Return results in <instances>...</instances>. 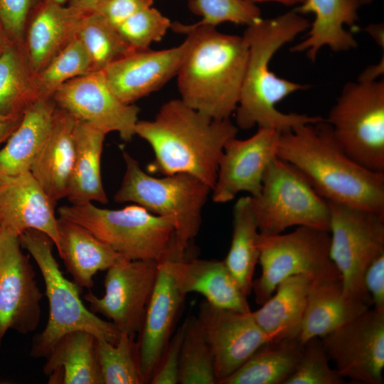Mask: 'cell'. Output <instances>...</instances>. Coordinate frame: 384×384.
<instances>
[{
  "label": "cell",
  "mask_w": 384,
  "mask_h": 384,
  "mask_svg": "<svg viewBox=\"0 0 384 384\" xmlns=\"http://www.w3.org/2000/svg\"><path fill=\"white\" fill-rule=\"evenodd\" d=\"M330 233L306 226L297 227L289 233H260L259 262L262 272L253 280L252 291L261 305L285 279L306 274L314 280L341 279L329 255Z\"/></svg>",
  "instance_id": "cell-10"
},
{
  "label": "cell",
  "mask_w": 384,
  "mask_h": 384,
  "mask_svg": "<svg viewBox=\"0 0 384 384\" xmlns=\"http://www.w3.org/2000/svg\"><path fill=\"white\" fill-rule=\"evenodd\" d=\"M370 308L345 297L341 279L314 280L297 338L303 345L313 338H321Z\"/></svg>",
  "instance_id": "cell-25"
},
{
  "label": "cell",
  "mask_w": 384,
  "mask_h": 384,
  "mask_svg": "<svg viewBox=\"0 0 384 384\" xmlns=\"http://www.w3.org/2000/svg\"><path fill=\"white\" fill-rule=\"evenodd\" d=\"M361 6L370 4L373 0H357Z\"/></svg>",
  "instance_id": "cell-51"
},
{
  "label": "cell",
  "mask_w": 384,
  "mask_h": 384,
  "mask_svg": "<svg viewBox=\"0 0 384 384\" xmlns=\"http://www.w3.org/2000/svg\"><path fill=\"white\" fill-rule=\"evenodd\" d=\"M92 72L89 55L75 36L48 63L36 74L41 97H53L65 82Z\"/></svg>",
  "instance_id": "cell-37"
},
{
  "label": "cell",
  "mask_w": 384,
  "mask_h": 384,
  "mask_svg": "<svg viewBox=\"0 0 384 384\" xmlns=\"http://www.w3.org/2000/svg\"><path fill=\"white\" fill-rule=\"evenodd\" d=\"M75 124L73 115L56 105L49 135L30 169L55 203L68 194L75 156Z\"/></svg>",
  "instance_id": "cell-24"
},
{
  "label": "cell",
  "mask_w": 384,
  "mask_h": 384,
  "mask_svg": "<svg viewBox=\"0 0 384 384\" xmlns=\"http://www.w3.org/2000/svg\"><path fill=\"white\" fill-rule=\"evenodd\" d=\"M183 336V324L171 338L150 378L151 384L178 383L181 347Z\"/></svg>",
  "instance_id": "cell-42"
},
{
  "label": "cell",
  "mask_w": 384,
  "mask_h": 384,
  "mask_svg": "<svg viewBox=\"0 0 384 384\" xmlns=\"http://www.w3.org/2000/svg\"><path fill=\"white\" fill-rule=\"evenodd\" d=\"M188 45L186 38L181 44L171 48L136 50L102 72L118 98L125 104H133L176 76Z\"/></svg>",
  "instance_id": "cell-18"
},
{
  "label": "cell",
  "mask_w": 384,
  "mask_h": 384,
  "mask_svg": "<svg viewBox=\"0 0 384 384\" xmlns=\"http://www.w3.org/2000/svg\"><path fill=\"white\" fill-rule=\"evenodd\" d=\"M158 265L153 260L122 258L107 270L103 297L92 292L85 295L90 310L110 320L119 333L135 337L154 291Z\"/></svg>",
  "instance_id": "cell-12"
},
{
  "label": "cell",
  "mask_w": 384,
  "mask_h": 384,
  "mask_svg": "<svg viewBox=\"0 0 384 384\" xmlns=\"http://www.w3.org/2000/svg\"><path fill=\"white\" fill-rule=\"evenodd\" d=\"M41 0H0V22L8 36L23 43L28 19Z\"/></svg>",
  "instance_id": "cell-41"
},
{
  "label": "cell",
  "mask_w": 384,
  "mask_h": 384,
  "mask_svg": "<svg viewBox=\"0 0 384 384\" xmlns=\"http://www.w3.org/2000/svg\"><path fill=\"white\" fill-rule=\"evenodd\" d=\"M23 115H5L0 113V145L6 142L19 125Z\"/></svg>",
  "instance_id": "cell-45"
},
{
  "label": "cell",
  "mask_w": 384,
  "mask_h": 384,
  "mask_svg": "<svg viewBox=\"0 0 384 384\" xmlns=\"http://www.w3.org/2000/svg\"><path fill=\"white\" fill-rule=\"evenodd\" d=\"M95 348L103 384L144 383L134 336L120 333L114 344L96 338Z\"/></svg>",
  "instance_id": "cell-35"
},
{
  "label": "cell",
  "mask_w": 384,
  "mask_h": 384,
  "mask_svg": "<svg viewBox=\"0 0 384 384\" xmlns=\"http://www.w3.org/2000/svg\"><path fill=\"white\" fill-rule=\"evenodd\" d=\"M238 132L230 119H212L181 99L166 102L153 119L138 120L135 127V135L154 153L150 171L164 176L188 174L211 189L224 146Z\"/></svg>",
  "instance_id": "cell-4"
},
{
  "label": "cell",
  "mask_w": 384,
  "mask_h": 384,
  "mask_svg": "<svg viewBox=\"0 0 384 384\" xmlns=\"http://www.w3.org/2000/svg\"><path fill=\"white\" fill-rule=\"evenodd\" d=\"M105 133L76 119L75 156L66 198L72 205L108 203L101 177Z\"/></svg>",
  "instance_id": "cell-29"
},
{
  "label": "cell",
  "mask_w": 384,
  "mask_h": 384,
  "mask_svg": "<svg viewBox=\"0 0 384 384\" xmlns=\"http://www.w3.org/2000/svg\"><path fill=\"white\" fill-rule=\"evenodd\" d=\"M171 24L167 17L151 6L135 13L116 28L130 47L140 50L150 48L151 43L160 41Z\"/></svg>",
  "instance_id": "cell-39"
},
{
  "label": "cell",
  "mask_w": 384,
  "mask_h": 384,
  "mask_svg": "<svg viewBox=\"0 0 384 384\" xmlns=\"http://www.w3.org/2000/svg\"><path fill=\"white\" fill-rule=\"evenodd\" d=\"M365 288L370 296L373 308L384 310V253L376 257L363 275Z\"/></svg>",
  "instance_id": "cell-44"
},
{
  "label": "cell",
  "mask_w": 384,
  "mask_h": 384,
  "mask_svg": "<svg viewBox=\"0 0 384 384\" xmlns=\"http://www.w3.org/2000/svg\"><path fill=\"white\" fill-rule=\"evenodd\" d=\"M9 38H8L1 22H0V53L5 47L6 44L9 41Z\"/></svg>",
  "instance_id": "cell-50"
},
{
  "label": "cell",
  "mask_w": 384,
  "mask_h": 384,
  "mask_svg": "<svg viewBox=\"0 0 384 384\" xmlns=\"http://www.w3.org/2000/svg\"><path fill=\"white\" fill-rule=\"evenodd\" d=\"M59 246L57 249L67 271L80 287L93 286L98 271L108 270L123 258L83 226L63 218H58Z\"/></svg>",
  "instance_id": "cell-26"
},
{
  "label": "cell",
  "mask_w": 384,
  "mask_h": 384,
  "mask_svg": "<svg viewBox=\"0 0 384 384\" xmlns=\"http://www.w3.org/2000/svg\"><path fill=\"white\" fill-rule=\"evenodd\" d=\"M279 134L273 129L258 128L247 139L235 137L227 142L211 191L215 203L229 202L240 192L249 193L252 197L259 195L265 173L277 157Z\"/></svg>",
  "instance_id": "cell-17"
},
{
  "label": "cell",
  "mask_w": 384,
  "mask_h": 384,
  "mask_svg": "<svg viewBox=\"0 0 384 384\" xmlns=\"http://www.w3.org/2000/svg\"><path fill=\"white\" fill-rule=\"evenodd\" d=\"M188 6L201 17L197 25L216 27L230 22L247 26L262 18L260 8L245 0H188Z\"/></svg>",
  "instance_id": "cell-38"
},
{
  "label": "cell",
  "mask_w": 384,
  "mask_h": 384,
  "mask_svg": "<svg viewBox=\"0 0 384 384\" xmlns=\"http://www.w3.org/2000/svg\"><path fill=\"white\" fill-rule=\"evenodd\" d=\"M184 297L159 262L156 281L137 341L144 383H149L171 339Z\"/></svg>",
  "instance_id": "cell-21"
},
{
  "label": "cell",
  "mask_w": 384,
  "mask_h": 384,
  "mask_svg": "<svg viewBox=\"0 0 384 384\" xmlns=\"http://www.w3.org/2000/svg\"><path fill=\"white\" fill-rule=\"evenodd\" d=\"M40 97L23 43L9 39L0 53V113L21 116Z\"/></svg>",
  "instance_id": "cell-33"
},
{
  "label": "cell",
  "mask_w": 384,
  "mask_h": 384,
  "mask_svg": "<svg viewBox=\"0 0 384 384\" xmlns=\"http://www.w3.org/2000/svg\"><path fill=\"white\" fill-rule=\"evenodd\" d=\"M21 246L18 235L1 230L0 341L9 329L26 334L34 331L40 321L43 294Z\"/></svg>",
  "instance_id": "cell-15"
},
{
  "label": "cell",
  "mask_w": 384,
  "mask_h": 384,
  "mask_svg": "<svg viewBox=\"0 0 384 384\" xmlns=\"http://www.w3.org/2000/svg\"><path fill=\"white\" fill-rule=\"evenodd\" d=\"M53 98L57 107L105 134L116 132L125 142L135 135L139 108L122 102L102 71L91 72L65 82Z\"/></svg>",
  "instance_id": "cell-14"
},
{
  "label": "cell",
  "mask_w": 384,
  "mask_h": 384,
  "mask_svg": "<svg viewBox=\"0 0 384 384\" xmlns=\"http://www.w3.org/2000/svg\"><path fill=\"white\" fill-rule=\"evenodd\" d=\"M303 347L297 338L270 341L221 384H284L297 369Z\"/></svg>",
  "instance_id": "cell-31"
},
{
  "label": "cell",
  "mask_w": 384,
  "mask_h": 384,
  "mask_svg": "<svg viewBox=\"0 0 384 384\" xmlns=\"http://www.w3.org/2000/svg\"><path fill=\"white\" fill-rule=\"evenodd\" d=\"M310 26L294 9L271 18H260L247 26L243 36L249 52L240 97L235 111L238 129L269 128L280 132L324 119L321 116L284 113L277 104L308 85L282 78L270 68L271 59L284 45Z\"/></svg>",
  "instance_id": "cell-1"
},
{
  "label": "cell",
  "mask_w": 384,
  "mask_h": 384,
  "mask_svg": "<svg viewBox=\"0 0 384 384\" xmlns=\"http://www.w3.org/2000/svg\"><path fill=\"white\" fill-rule=\"evenodd\" d=\"M125 171L114 194L118 203L131 202L171 220L176 259L184 258L199 233L202 210L212 189L196 177L177 173L156 178L145 173L139 162L122 151Z\"/></svg>",
  "instance_id": "cell-5"
},
{
  "label": "cell",
  "mask_w": 384,
  "mask_h": 384,
  "mask_svg": "<svg viewBox=\"0 0 384 384\" xmlns=\"http://www.w3.org/2000/svg\"><path fill=\"white\" fill-rule=\"evenodd\" d=\"M259 235L251 196L241 197L233 207L232 240L223 262L247 297L252 292L255 269L259 262Z\"/></svg>",
  "instance_id": "cell-32"
},
{
  "label": "cell",
  "mask_w": 384,
  "mask_h": 384,
  "mask_svg": "<svg viewBox=\"0 0 384 384\" xmlns=\"http://www.w3.org/2000/svg\"><path fill=\"white\" fill-rule=\"evenodd\" d=\"M154 0H107L93 13L117 27L135 13L151 6Z\"/></svg>",
  "instance_id": "cell-43"
},
{
  "label": "cell",
  "mask_w": 384,
  "mask_h": 384,
  "mask_svg": "<svg viewBox=\"0 0 384 384\" xmlns=\"http://www.w3.org/2000/svg\"><path fill=\"white\" fill-rule=\"evenodd\" d=\"M56 104L40 97L23 112L18 127L0 149V178L30 171L51 129Z\"/></svg>",
  "instance_id": "cell-27"
},
{
  "label": "cell",
  "mask_w": 384,
  "mask_h": 384,
  "mask_svg": "<svg viewBox=\"0 0 384 384\" xmlns=\"http://www.w3.org/2000/svg\"><path fill=\"white\" fill-rule=\"evenodd\" d=\"M0 231H1V228H0Z\"/></svg>",
  "instance_id": "cell-53"
},
{
  "label": "cell",
  "mask_w": 384,
  "mask_h": 384,
  "mask_svg": "<svg viewBox=\"0 0 384 384\" xmlns=\"http://www.w3.org/2000/svg\"><path fill=\"white\" fill-rule=\"evenodd\" d=\"M364 30L380 47L384 48V26L383 23L370 24Z\"/></svg>",
  "instance_id": "cell-48"
},
{
  "label": "cell",
  "mask_w": 384,
  "mask_h": 384,
  "mask_svg": "<svg viewBox=\"0 0 384 384\" xmlns=\"http://www.w3.org/2000/svg\"><path fill=\"white\" fill-rule=\"evenodd\" d=\"M384 73V58L382 59L376 65H373L366 68L358 78L359 81H375L377 80L379 76L383 75Z\"/></svg>",
  "instance_id": "cell-47"
},
{
  "label": "cell",
  "mask_w": 384,
  "mask_h": 384,
  "mask_svg": "<svg viewBox=\"0 0 384 384\" xmlns=\"http://www.w3.org/2000/svg\"><path fill=\"white\" fill-rule=\"evenodd\" d=\"M76 36L89 55L92 72L102 71L136 51L122 38L115 26L95 13L84 16Z\"/></svg>",
  "instance_id": "cell-34"
},
{
  "label": "cell",
  "mask_w": 384,
  "mask_h": 384,
  "mask_svg": "<svg viewBox=\"0 0 384 384\" xmlns=\"http://www.w3.org/2000/svg\"><path fill=\"white\" fill-rule=\"evenodd\" d=\"M185 33L188 48L176 75L181 100L215 119H230L240 97L249 48L243 36L207 25L171 24Z\"/></svg>",
  "instance_id": "cell-3"
},
{
  "label": "cell",
  "mask_w": 384,
  "mask_h": 384,
  "mask_svg": "<svg viewBox=\"0 0 384 384\" xmlns=\"http://www.w3.org/2000/svg\"><path fill=\"white\" fill-rule=\"evenodd\" d=\"M55 203L30 171L0 178V228L18 237L26 230L46 234L58 249Z\"/></svg>",
  "instance_id": "cell-19"
},
{
  "label": "cell",
  "mask_w": 384,
  "mask_h": 384,
  "mask_svg": "<svg viewBox=\"0 0 384 384\" xmlns=\"http://www.w3.org/2000/svg\"><path fill=\"white\" fill-rule=\"evenodd\" d=\"M321 340L313 338L304 344L297 369L284 384H343L346 379L330 367Z\"/></svg>",
  "instance_id": "cell-40"
},
{
  "label": "cell",
  "mask_w": 384,
  "mask_h": 384,
  "mask_svg": "<svg viewBox=\"0 0 384 384\" xmlns=\"http://www.w3.org/2000/svg\"><path fill=\"white\" fill-rule=\"evenodd\" d=\"M329 255L341 275L347 299L368 306L370 296L363 284L370 263L384 253V215L328 201Z\"/></svg>",
  "instance_id": "cell-11"
},
{
  "label": "cell",
  "mask_w": 384,
  "mask_h": 384,
  "mask_svg": "<svg viewBox=\"0 0 384 384\" xmlns=\"http://www.w3.org/2000/svg\"><path fill=\"white\" fill-rule=\"evenodd\" d=\"M107 0H67L66 5L85 13L96 11Z\"/></svg>",
  "instance_id": "cell-46"
},
{
  "label": "cell",
  "mask_w": 384,
  "mask_h": 384,
  "mask_svg": "<svg viewBox=\"0 0 384 384\" xmlns=\"http://www.w3.org/2000/svg\"><path fill=\"white\" fill-rule=\"evenodd\" d=\"M260 233L276 235L292 226L329 230V208L292 164L275 157L268 166L260 193L252 197Z\"/></svg>",
  "instance_id": "cell-9"
},
{
  "label": "cell",
  "mask_w": 384,
  "mask_h": 384,
  "mask_svg": "<svg viewBox=\"0 0 384 384\" xmlns=\"http://www.w3.org/2000/svg\"><path fill=\"white\" fill-rule=\"evenodd\" d=\"M87 14L52 0H41L31 12L25 28L23 48L35 74L77 35Z\"/></svg>",
  "instance_id": "cell-22"
},
{
  "label": "cell",
  "mask_w": 384,
  "mask_h": 384,
  "mask_svg": "<svg viewBox=\"0 0 384 384\" xmlns=\"http://www.w3.org/2000/svg\"><path fill=\"white\" fill-rule=\"evenodd\" d=\"M361 6L357 0H304L294 11L300 14H314V20L308 28L306 38L293 46L290 50L305 52L314 62L324 46L334 52L357 48L356 39L344 26H354Z\"/></svg>",
  "instance_id": "cell-23"
},
{
  "label": "cell",
  "mask_w": 384,
  "mask_h": 384,
  "mask_svg": "<svg viewBox=\"0 0 384 384\" xmlns=\"http://www.w3.org/2000/svg\"><path fill=\"white\" fill-rule=\"evenodd\" d=\"M321 340L343 378L359 383H383L384 310L370 308Z\"/></svg>",
  "instance_id": "cell-13"
},
{
  "label": "cell",
  "mask_w": 384,
  "mask_h": 384,
  "mask_svg": "<svg viewBox=\"0 0 384 384\" xmlns=\"http://www.w3.org/2000/svg\"><path fill=\"white\" fill-rule=\"evenodd\" d=\"M313 281L306 274L285 279L260 309L251 312L270 341L298 337Z\"/></svg>",
  "instance_id": "cell-28"
},
{
  "label": "cell",
  "mask_w": 384,
  "mask_h": 384,
  "mask_svg": "<svg viewBox=\"0 0 384 384\" xmlns=\"http://www.w3.org/2000/svg\"><path fill=\"white\" fill-rule=\"evenodd\" d=\"M250 3L256 4L264 2H274L286 6L300 5L304 0H245Z\"/></svg>",
  "instance_id": "cell-49"
},
{
  "label": "cell",
  "mask_w": 384,
  "mask_h": 384,
  "mask_svg": "<svg viewBox=\"0 0 384 384\" xmlns=\"http://www.w3.org/2000/svg\"><path fill=\"white\" fill-rule=\"evenodd\" d=\"M277 156L294 166L327 201L384 215V173L352 159L325 119L280 132Z\"/></svg>",
  "instance_id": "cell-2"
},
{
  "label": "cell",
  "mask_w": 384,
  "mask_h": 384,
  "mask_svg": "<svg viewBox=\"0 0 384 384\" xmlns=\"http://www.w3.org/2000/svg\"><path fill=\"white\" fill-rule=\"evenodd\" d=\"M19 240L38 266L49 303L47 324L34 337L31 356L47 358L64 335L75 331H85L96 338L116 343L120 335L117 328L88 309L80 297L78 286L63 276L53 255L52 240L44 233L32 229L23 232Z\"/></svg>",
  "instance_id": "cell-6"
},
{
  "label": "cell",
  "mask_w": 384,
  "mask_h": 384,
  "mask_svg": "<svg viewBox=\"0 0 384 384\" xmlns=\"http://www.w3.org/2000/svg\"><path fill=\"white\" fill-rule=\"evenodd\" d=\"M58 213L87 229L126 259L160 262L176 258L171 220L139 205L112 210L92 203L71 204L59 208Z\"/></svg>",
  "instance_id": "cell-7"
},
{
  "label": "cell",
  "mask_w": 384,
  "mask_h": 384,
  "mask_svg": "<svg viewBox=\"0 0 384 384\" xmlns=\"http://www.w3.org/2000/svg\"><path fill=\"white\" fill-rule=\"evenodd\" d=\"M222 309L204 300L197 320L210 349L216 383H221L270 341L252 316Z\"/></svg>",
  "instance_id": "cell-16"
},
{
  "label": "cell",
  "mask_w": 384,
  "mask_h": 384,
  "mask_svg": "<svg viewBox=\"0 0 384 384\" xmlns=\"http://www.w3.org/2000/svg\"><path fill=\"white\" fill-rule=\"evenodd\" d=\"M183 326L178 383L216 384L213 356L197 318H187Z\"/></svg>",
  "instance_id": "cell-36"
},
{
  "label": "cell",
  "mask_w": 384,
  "mask_h": 384,
  "mask_svg": "<svg viewBox=\"0 0 384 384\" xmlns=\"http://www.w3.org/2000/svg\"><path fill=\"white\" fill-rule=\"evenodd\" d=\"M324 119L352 159L384 173L383 80L346 83Z\"/></svg>",
  "instance_id": "cell-8"
},
{
  "label": "cell",
  "mask_w": 384,
  "mask_h": 384,
  "mask_svg": "<svg viewBox=\"0 0 384 384\" xmlns=\"http://www.w3.org/2000/svg\"><path fill=\"white\" fill-rule=\"evenodd\" d=\"M159 263L183 295L196 292L214 306L251 311L247 296L223 260L168 258Z\"/></svg>",
  "instance_id": "cell-20"
},
{
  "label": "cell",
  "mask_w": 384,
  "mask_h": 384,
  "mask_svg": "<svg viewBox=\"0 0 384 384\" xmlns=\"http://www.w3.org/2000/svg\"><path fill=\"white\" fill-rule=\"evenodd\" d=\"M52 1H54L62 5H65L67 4V0H52Z\"/></svg>",
  "instance_id": "cell-52"
},
{
  "label": "cell",
  "mask_w": 384,
  "mask_h": 384,
  "mask_svg": "<svg viewBox=\"0 0 384 384\" xmlns=\"http://www.w3.org/2000/svg\"><path fill=\"white\" fill-rule=\"evenodd\" d=\"M96 338L85 331L64 335L46 358L43 370L63 384H103L96 353Z\"/></svg>",
  "instance_id": "cell-30"
}]
</instances>
